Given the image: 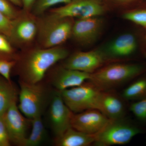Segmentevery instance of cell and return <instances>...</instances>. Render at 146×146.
<instances>
[{
    "mask_svg": "<svg viewBox=\"0 0 146 146\" xmlns=\"http://www.w3.org/2000/svg\"><path fill=\"white\" fill-rule=\"evenodd\" d=\"M67 50L60 47L33 51L25 59L21 72V81L30 83L42 82L48 70L68 56Z\"/></svg>",
    "mask_w": 146,
    "mask_h": 146,
    "instance_id": "obj_1",
    "label": "cell"
},
{
    "mask_svg": "<svg viewBox=\"0 0 146 146\" xmlns=\"http://www.w3.org/2000/svg\"><path fill=\"white\" fill-rule=\"evenodd\" d=\"M143 71L138 64L116 63L91 74L89 80L101 91H106L135 78Z\"/></svg>",
    "mask_w": 146,
    "mask_h": 146,
    "instance_id": "obj_2",
    "label": "cell"
},
{
    "mask_svg": "<svg viewBox=\"0 0 146 146\" xmlns=\"http://www.w3.org/2000/svg\"><path fill=\"white\" fill-rule=\"evenodd\" d=\"M19 104L21 112L29 119L42 115L50 99L48 91L41 82L30 83L20 80Z\"/></svg>",
    "mask_w": 146,
    "mask_h": 146,
    "instance_id": "obj_3",
    "label": "cell"
},
{
    "mask_svg": "<svg viewBox=\"0 0 146 146\" xmlns=\"http://www.w3.org/2000/svg\"><path fill=\"white\" fill-rule=\"evenodd\" d=\"M142 132L141 128L132 124L111 119L101 131L96 134L94 144L98 146L125 145Z\"/></svg>",
    "mask_w": 146,
    "mask_h": 146,
    "instance_id": "obj_4",
    "label": "cell"
},
{
    "mask_svg": "<svg viewBox=\"0 0 146 146\" xmlns=\"http://www.w3.org/2000/svg\"><path fill=\"white\" fill-rule=\"evenodd\" d=\"M101 91L89 82L66 89L61 92L65 104L74 113H79L89 109H96Z\"/></svg>",
    "mask_w": 146,
    "mask_h": 146,
    "instance_id": "obj_5",
    "label": "cell"
},
{
    "mask_svg": "<svg viewBox=\"0 0 146 146\" xmlns=\"http://www.w3.org/2000/svg\"><path fill=\"white\" fill-rule=\"evenodd\" d=\"M104 11V7L99 0H72L64 6L53 9L50 17L85 19L98 17Z\"/></svg>",
    "mask_w": 146,
    "mask_h": 146,
    "instance_id": "obj_6",
    "label": "cell"
},
{
    "mask_svg": "<svg viewBox=\"0 0 146 146\" xmlns=\"http://www.w3.org/2000/svg\"><path fill=\"white\" fill-rule=\"evenodd\" d=\"M49 117L51 127L56 138L71 127L74 112L65 104L60 91L55 90L50 101Z\"/></svg>",
    "mask_w": 146,
    "mask_h": 146,
    "instance_id": "obj_7",
    "label": "cell"
},
{
    "mask_svg": "<svg viewBox=\"0 0 146 146\" xmlns=\"http://www.w3.org/2000/svg\"><path fill=\"white\" fill-rule=\"evenodd\" d=\"M11 143L23 146L27 138L29 120L22 114L14 100L3 116Z\"/></svg>",
    "mask_w": 146,
    "mask_h": 146,
    "instance_id": "obj_8",
    "label": "cell"
},
{
    "mask_svg": "<svg viewBox=\"0 0 146 146\" xmlns=\"http://www.w3.org/2000/svg\"><path fill=\"white\" fill-rule=\"evenodd\" d=\"M69 18L50 17L42 31V44L45 48L57 47L70 36L73 24Z\"/></svg>",
    "mask_w": 146,
    "mask_h": 146,
    "instance_id": "obj_9",
    "label": "cell"
},
{
    "mask_svg": "<svg viewBox=\"0 0 146 146\" xmlns=\"http://www.w3.org/2000/svg\"><path fill=\"white\" fill-rule=\"evenodd\" d=\"M111 120L98 110H87L74 113L71 127L83 133L95 135L101 131Z\"/></svg>",
    "mask_w": 146,
    "mask_h": 146,
    "instance_id": "obj_10",
    "label": "cell"
},
{
    "mask_svg": "<svg viewBox=\"0 0 146 146\" xmlns=\"http://www.w3.org/2000/svg\"><path fill=\"white\" fill-rule=\"evenodd\" d=\"M107 60L106 55L100 50L80 52L67 59L64 67L91 74L99 70Z\"/></svg>",
    "mask_w": 146,
    "mask_h": 146,
    "instance_id": "obj_11",
    "label": "cell"
},
{
    "mask_svg": "<svg viewBox=\"0 0 146 146\" xmlns=\"http://www.w3.org/2000/svg\"><path fill=\"white\" fill-rule=\"evenodd\" d=\"M89 73L63 67L50 77V83L60 92L81 85L90 78Z\"/></svg>",
    "mask_w": 146,
    "mask_h": 146,
    "instance_id": "obj_12",
    "label": "cell"
},
{
    "mask_svg": "<svg viewBox=\"0 0 146 146\" xmlns=\"http://www.w3.org/2000/svg\"><path fill=\"white\" fill-rule=\"evenodd\" d=\"M101 25V20L98 17L78 19L73 24L72 35L78 42L90 44L98 35Z\"/></svg>",
    "mask_w": 146,
    "mask_h": 146,
    "instance_id": "obj_13",
    "label": "cell"
},
{
    "mask_svg": "<svg viewBox=\"0 0 146 146\" xmlns=\"http://www.w3.org/2000/svg\"><path fill=\"white\" fill-rule=\"evenodd\" d=\"M96 109L112 120L120 119L124 110L122 102L117 96L110 92L102 91L99 96Z\"/></svg>",
    "mask_w": 146,
    "mask_h": 146,
    "instance_id": "obj_14",
    "label": "cell"
},
{
    "mask_svg": "<svg viewBox=\"0 0 146 146\" xmlns=\"http://www.w3.org/2000/svg\"><path fill=\"white\" fill-rule=\"evenodd\" d=\"M137 48V40L135 36L130 33H125L110 43L106 51L108 54L113 57H125L135 52Z\"/></svg>",
    "mask_w": 146,
    "mask_h": 146,
    "instance_id": "obj_15",
    "label": "cell"
},
{
    "mask_svg": "<svg viewBox=\"0 0 146 146\" xmlns=\"http://www.w3.org/2000/svg\"><path fill=\"white\" fill-rule=\"evenodd\" d=\"M95 135L87 134L71 127L62 135L56 138L57 146H88L94 143Z\"/></svg>",
    "mask_w": 146,
    "mask_h": 146,
    "instance_id": "obj_16",
    "label": "cell"
},
{
    "mask_svg": "<svg viewBox=\"0 0 146 146\" xmlns=\"http://www.w3.org/2000/svg\"><path fill=\"white\" fill-rule=\"evenodd\" d=\"M13 21L12 30L8 37L10 41L27 42L33 39L37 31L34 21L29 19Z\"/></svg>",
    "mask_w": 146,
    "mask_h": 146,
    "instance_id": "obj_17",
    "label": "cell"
},
{
    "mask_svg": "<svg viewBox=\"0 0 146 146\" xmlns=\"http://www.w3.org/2000/svg\"><path fill=\"white\" fill-rule=\"evenodd\" d=\"M17 99V90L13 84L0 75V116H3L11 103Z\"/></svg>",
    "mask_w": 146,
    "mask_h": 146,
    "instance_id": "obj_18",
    "label": "cell"
},
{
    "mask_svg": "<svg viewBox=\"0 0 146 146\" xmlns=\"http://www.w3.org/2000/svg\"><path fill=\"white\" fill-rule=\"evenodd\" d=\"M41 116L39 115L31 119V131L23 146H38L44 139L46 130Z\"/></svg>",
    "mask_w": 146,
    "mask_h": 146,
    "instance_id": "obj_19",
    "label": "cell"
},
{
    "mask_svg": "<svg viewBox=\"0 0 146 146\" xmlns=\"http://www.w3.org/2000/svg\"><path fill=\"white\" fill-rule=\"evenodd\" d=\"M123 96L127 100H138L146 97V79H141L131 84L124 90Z\"/></svg>",
    "mask_w": 146,
    "mask_h": 146,
    "instance_id": "obj_20",
    "label": "cell"
},
{
    "mask_svg": "<svg viewBox=\"0 0 146 146\" xmlns=\"http://www.w3.org/2000/svg\"><path fill=\"white\" fill-rule=\"evenodd\" d=\"M13 53L10 40L7 36L0 33V59L13 60L11 59Z\"/></svg>",
    "mask_w": 146,
    "mask_h": 146,
    "instance_id": "obj_21",
    "label": "cell"
},
{
    "mask_svg": "<svg viewBox=\"0 0 146 146\" xmlns=\"http://www.w3.org/2000/svg\"><path fill=\"white\" fill-rule=\"evenodd\" d=\"M123 18L139 25L146 27L145 9H139L128 12L123 14Z\"/></svg>",
    "mask_w": 146,
    "mask_h": 146,
    "instance_id": "obj_22",
    "label": "cell"
},
{
    "mask_svg": "<svg viewBox=\"0 0 146 146\" xmlns=\"http://www.w3.org/2000/svg\"><path fill=\"white\" fill-rule=\"evenodd\" d=\"M129 109L137 119L146 121V97L133 103Z\"/></svg>",
    "mask_w": 146,
    "mask_h": 146,
    "instance_id": "obj_23",
    "label": "cell"
},
{
    "mask_svg": "<svg viewBox=\"0 0 146 146\" xmlns=\"http://www.w3.org/2000/svg\"><path fill=\"white\" fill-rule=\"evenodd\" d=\"M72 0H38L35 6L34 12L37 14H42L51 7L58 4H68Z\"/></svg>",
    "mask_w": 146,
    "mask_h": 146,
    "instance_id": "obj_24",
    "label": "cell"
},
{
    "mask_svg": "<svg viewBox=\"0 0 146 146\" xmlns=\"http://www.w3.org/2000/svg\"><path fill=\"white\" fill-rule=\"evenodd\" d=\"M16 64V62L14 60L0 59V75L11 81V73Z\"/></svg>",
    "mask_w": 146,
    "mask_h": 146,
    "instance_id": "obj_25",
    "label": "cell"
},
{
    "mask_svg": "<svg viewBox=\"0 0 146 146\" xmlns=\"http://www.w3.org/2000/svg\"><path fill=\"white\" fill-rule=\"evenodd\" d=\"M0 12L10 19H16L17 13L8 0H0Z\"/></svg>",
    "mask_w": 146,
    "mask_h": 146,
    "instance_id": "obj_26",
    "label": "cell"
},
{
    "mask_svg": "<svg viewBox=\"0 0 146 146\" xmlns=\"http://www.w3.org/2000/svg\"><path fill=\"white\" fill-rule=\"evenodd\" d=\"M13 21L0 12V33L4 35L8 38L13 27Z\"/></svg>",
    "mask_w": 146,
    "mask_h": 146,
    "instance_id": "obj_27",
    "label": "cell"
},
{
    "mask_svg": "<svg viewBox=\"0 0 146 146\" xmlns=\"http://www.w3.org/2000/svg\"><path fill=\"white\" fill-rule=\"evenodd\" d=\"M11 142L3 116H0V146H9Z\"/></svg>",
    "mask_w": 146,
    "mask_h": 146,
    "instance_id": "obj_28",
    "label": "cell"
},
{
    "mask_svg": "<svg viewBox=\"0 0 146 146\" xmlns=\"http://www.w3.org/2000/svg\"><path fill=\"white\" fill-rule=\"evenodd\" d=\"M36 0H22L24 8L28 10L34 4Z\"/></svg>",
    "mask_w": 146,
    "mask_h": 146,
    "instance_id": "obj_29",
    "label": "cell"
},
{
    "mask_svg": "<svg viewBox=\"0 0 146 146\" xmlns=\"http://www.w3.org/2000/svg\"><path fill=\"white\" fill-rule=\"evenodd\" d=\"M8 1L13 4L18 6L21 7L23 5L22 0H8Z\"/></svg>",
    "mask_w": 146,
    "mask_h": 146,
    "instance_id": "obj_30",
    "label": "cell"
},
{
    "mask_svg": "<svg viewBox=\"0 0 146 146\" xmlns=\"http://www.w3.org/2000/svg\"><path fill=\"white\" fill-rule=\"evenodd\" d=\"M117 1H126V0H117Z\"/></svg>",
    "mask_w": 146,
    "mask_h": 146,
    "instance_id": "obj_31",
    "label": "cell"
},
{
    "mask_svg": "<svg viewBox=\"0 0 146 146\" xmlns=\"http://www.w3.org/2000/svg\"><path fill=\"white\" fill-rule=\"evenodd\" d=\"M145 56H146V53H145Z\"/></svg>",
    "mask_w": 146,
    "mask_h": 146,
    "instance_id": "obj_32",
    "label": "cell"
},
{
    "mask_svg": "<svg viewBox=\"0 0 146 146\" xmlns=\"http://www.w3.org/2000/svg\"></svg>",
    "mask_w": 146,
    "mask_h": 146,
    "instance_id": "obj_33",
    "label": "cell"
}]
</instances>
